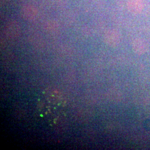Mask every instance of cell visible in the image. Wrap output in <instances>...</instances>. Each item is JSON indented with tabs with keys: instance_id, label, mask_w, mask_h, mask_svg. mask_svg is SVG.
Returning <instances> with one entry per match:
<instances>
[{
	"instance_id": "obj_3",
	"label": "cell",
	"mask_w": 150,
	"mask_h": 150,
	"mask_svg": "<svg viewBox=\"0 0 150 150\" xmlns=\"http://www.w3.org/2000/svg\"><path fill=\"white\" fill-rule=\"evenodd\" d=\"M105 40L106 42L112 47L118 45L120 41V35L118 31L116 30H110L105 35Z\"/></svg>"
},
{
	"instance_id": "obj_2",
	"label": "cell",
	"mask_w": 150,
	"mask_h": 150,
	"mask_svg": "<svg viewBox=\"0 0 150 150\" xmlns=\"http://www.w3.org/2000/svg\"><path fill=\"white\" fill-rule=\"evenodd\" d=\"M127 7L129 12L134 15H138L142 11L144 4L142 0H129Z\"/></svg>"
},
{
	"instance_id": "obj_4",
	"label": "cell",
	"mask_w": 150,
	"mask_h": 150,
	"mask_svg": "<svg viewBox=\"0 0 150 150\" xmlns=\"http://www.w3.org/2000/svg\"><path fill=\"white\" fill-rule=\"evenodd\" d=\"M132 48L136 54H142L146 52L148 46L144 40L141 38L135 39L132 44Z\"/></svg>"
},
{
	"instance_id": "obj_1",
	"label": "cell",
	"mask_w": 150,
	"mask_h": 150,
	"mask_svg": "<svg viewBox=\"0 0 150 150\" xmlns=\"http://www.w3.org/2000/svg\"><path fill=\"white\" fill-rule=\"evenodd\" d=\"M38 10L34 6L26 5L22 7L20 13L23 19L27 21L35 20L38 15Z\"/></svg>"
},
{
	"instance_id": "obj_5",
	"label": "cell",
	"mask_w": 150,
	"mask_h": 150,
	"mask_svg": "<svg viewBox=\"0 0 150 150\" xmlns=\"http://www.w3.org/2000/svg\"><path fill=\"white\" fill-rule=\"evenodd\" d=\"M7 28L11 35H15L19 30V26L16 21L10 22L7 25Z\"/></svg>"
}]
</instances>
